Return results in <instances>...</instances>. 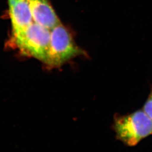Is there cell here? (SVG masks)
<instances>
[{
  "instance_id": "cell-6",
  "label": "cell",
  "mask_w": 152,
  "mask_h": 152,
  "mask_svg": "<svg viewBox=\"0 0 152 152\" xmlns=\"http://www.w3.org/2000/svg\"><path fill=\"white\" fill-rule=\"evenodd\" d=\"M142 110L152 120V88L145 103L144 105Z\"/></svg>"
},
{
  "instance_id": "cell-4",
  "label": "cell",
  "mask_w": 152,
  "mask_h": 152,
  "mask_svg": "<svg viewBox=\"0 0 152 152\" xmlns=\"http://www.w3.org/2000/svg\"><path fill=\"white\" fill-rule=\"evenodd\" d=\"M33 22L49 29L60 23V20L48 0H27Z\"/></svg>"
},
{
  "instance_id": "cell-5",
  "label": "cell",
  "mask_w": 152,
  "mask_h": 152,
  "mask_svg": "<svg viewBox=\"0 0 152 152\" xmlns=\"http://www.w3.org/2000/svg\"><path fill=\"white\" fill-rule=\"evenodd\" d=\"M12 32L27 27L33 22L27 0H8Z\"/></svg>"
},
{
  "instance_id": "cell-3",
  "label": "cell",
  "mask_w": 152,
  "mask_h": 152,
  "mask_svg": "<svg viewBox=\"0 0 152 152\" xmlns=\"http://www.w3.org/2000/svg\"><path fill=\"white\" fill-rule=\"evenodd\" d=\"M84 54L75 42L69 31L61 23L50 29L48 57L45 64L58 68L72 59Z\"/></svg>"
},
{
  "instance_id": "cell-2",
  "label": "cell",
  "mask_w": 152,
  "mask_h": 152,
  "mask_svg": "<svg viewBox=\"0 0 152 152\" xmlns=\"http://www.w3.org/2000/svg\"><path fill=\"white\" fill-rule=\"evenodd\" d=\"M12 34L16 48L22 53L45 64L49 50L50 29L33 22L27 27Z\"/></svg>"
},
{
  "instance_id": "cell-1",
  "label": "cell",
  "mask_w": 152,
  "mask_h": 152,
  "mask_svg": "<svg viewBox=\"0 0 152 152\" xmlns=\"http://www.w3.org/2000/svg\"><path fill=\"white\" fill-rule=\"evenodd\" d=\"M113 129L116 138L129 147H134L152 134V120L144 111L114 115Z\"/></svg>"
}]
</instances>
